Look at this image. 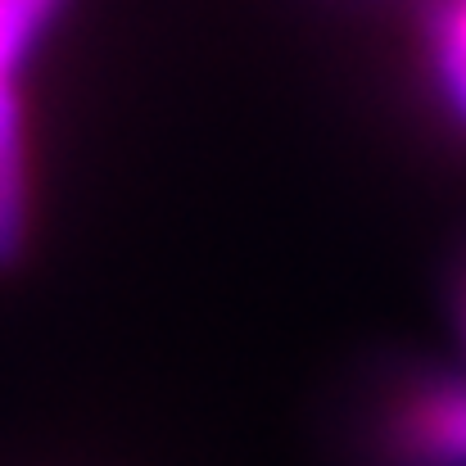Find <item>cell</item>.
I'll return each instance as SVG.
<instances>
[{"label":"cell","instance_id":"cell-1","mask_svg":"<svg viewBox=\"0 0 466 466\" xmlns=\"http://www.w3.org/2000/svg\"><path fill=\"white\" fill-rule=\"evenodd\" d=\"M394 444L408 466H466V385L435 380L403 399Z\"/></svg>","mask_w":466,"mask_h":466},{"label":"cell","instance_id":"cell-2","mask_svg":"<svg viewBox=\"0 0 466 466\" xmlns=\"http://www.w3.org/2000/svg\"><path fill=\"white\" fill-rule=\"evenodd\" d=\"M431 46L444 100L458 109V118H466V0H435Z\"/></svg>","mask_w":466,"mask_h":466}]
</instances>
